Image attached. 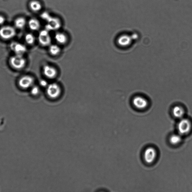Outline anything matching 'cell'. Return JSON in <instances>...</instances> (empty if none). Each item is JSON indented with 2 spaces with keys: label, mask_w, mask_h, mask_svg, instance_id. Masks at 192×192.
<instances>
[{
  "label": "cell",
  "mask_w": 192,
  "mask_h": 192,
  "mask_svg": "<svg viewBox=\"0 0 192 192\" xmlns=\"http://www.w3.org/2000/svg\"><path fill=\"white\" fill-rule=\"evenodd\" d=\"M25 40L27 43L29 44H32L35 42V38L33 35L30 34H27L25 36Z\"/></svg>",
  "instance_id": "cell-19"
},
{
  "label": "cell",
  "mask_w": 192,
  "mask_h": 192,
  "mask_svg": "<svg viewBox=\"0 0 192 192\" xmlns=\"http://www.w3.org/2000/svg\"><path fill=\"white\" fill-rule=\"evenodd\" d=\"M133 104L137 109L142 110L148 106V101L146 99L141 96L135 97L133 100Z\"/></svg>",
  "instance_id": "cell-7"
},
{
  "label": "cell",
  "mask_w": 192,
  "mask_h": 192,
  "mask_svg": "<svg viewBox=\"0 0 192 192\" xmlns=\"http://www.w3.org/2000/svg\"><path fill=\"white\" fill-rule=\"evenodd\" d=\"M40 89L37 86H34L33 87L31 90V93L34 96L38 95Z\"/></svg>",
  "instance_id": "cell-20"
},
{
  "label": "cell",
  "mask_w": 192,
  "mask_h": 192,
  "mask_svg": "<svg viewBox=\"0 0 192 192\" xmlns=\"http://www.w3.org/2000/svg\"><path fill=\"white\" fill-rule=\"evenodd\" d=\"M5 22V19L3 16L0 15V25H3Z\"/></svg>",
  "instance_id": "cell-22"
},
{
  "label": "cell",
  "mask_w": 192,
  "mask_h": 192,
  "mask_svg": "<svg viewBox=\"0 0 192 192\" xmlns=\"http://www.w3.org/2000/svg\"><path fill=\"white\" fill-rule=\"evenodd\" d=\"M10 48L17 55H22L26 51V48L23 44L16 42H12Z\"/></svg>",
  "instance_id": "cell-9"
},
{
  "label": "cell",
  "mask_w": 192,
  "mask_h": 192,
  "mask_svg": "<svg viewBox=\"0 0 192 192\" xmlns=\"http://www.w3.org/2000/svg\"><path fill=\"white\" fill-rule=\"evenodd\" d=\"M26 23V20L22 17L17 19L15 21V26L17 28L19 29H22L24 28Z\"/></svg>",
  "instance_id": "cell-18"
},
{
  "label": "cell",
  "mask_w": 192,
  "mask_h": 192,
  "mask_svg": "<svg viewBox=\"0 0 192 192\" xmlns=\"http://www.w3.org/2000/svg\"><path fill=\"white\" fill-rule=\"evenodd\" d=\"M47 93L50 98H57L61 93V89L57 83H52L48 85L47 88Z\"/></svg>",
  "instance_id": "cell-4"
},
{
  "label": "cell",
  "mask_w": 192,
  "mask_h": 192,
  "mask_svg": "<svg viewBox=\"0 0 192 192\" xmlns=\"http://www.w3.org/2000/svg\"><path fill=\"white\" fill-rule=\"evenodd\" d=\"M156 157L157 151L154 147H149L145 149L143 155V157L145 162L147 164L152 163L156 160Z\"/></svg>",
  "instance_id": "cell-3"
},
{
  "label": "cell",
  "mask_w": 192,
  "mask_h": 192,
  "mask_svg": "<svg viewBox=\"0 0 192 192\" xmlns=\"http://www.w3.org/2000/svg\"><path fill=\"white\" fill-rule=\"evenodd\" d=\"M133 40L132 36L124 35L120 36L118 39V43L121 46L127 47L130 45Z\"/></svg>",
  "instance_id": "cell-11"
},
{
  "label": "cell",
  "mask_w": 192,
  "mask_h": 192,
  "mask_svg": "<svg viewBox=\"0 0 192 192\" xmlns=\"http://www.w3.org/2000/svg\"><path fill=\"white\" fill-rule=\"evenodd\" d=\"M178 133L183 135L187 134L191 130V124L189 119L182 118L180 119L178 125Z\"/></svg>",
  "instance_id": "cell-1"
},
{
  "label": "cell",
  "mask_w": 192,
  "mask_h": 192,
  "mask_svg": "<svg viewBox=\"0 0 192 192\" xmlns=\"http://www.w3.org/2000/svg\"><path fill=\"white\" fill-rule=\"evenodd\" d=\"M29 25L31 30H38L40 27L39 22L36 19H31L29 21Z\"/></svg>",
  "instance_id": "cell-15"
},
{
  "label": "cell",
  "mask_w": 192,
  "mask_h": 192,
  "mask_svg": "<svg viewBox=\"0 0 192 192\" xmlns=\"http://www.w3.org/2000/svg\"><path fill=\"white\" fill-rule=\"evenodd\" d=\"M43 72L44 75L49 79L55 78L57 74V71L55 68L49 65L44 66Z\"/></svg>",
  "instance_id": "cell-10"
},
{
  "label": "cell",
  "mask_w": 192,
  "mask_h": 192,
  "mask_svg": "<svg viewBox=\"0 0 192 192\" xmlns=\"http://www.w3.org/2000/svg\"><path fill=\"white\" fill-rule=\"evenodd\" d=\"M47 81L44 80H42L40 81V84L42 87H47L48 86Z\"/></svg>",
  "instance_id": "cell-21"
},
{
  "label": "cell",
  "mask_w": 192,
  "mask_h": 192,
  "mask_svg": "<svg viewBox=\"0 0 192 192\" xmlns=\"http://www.w3.org/2000/svg\"><path fill=\"white\" fill-rule=\"evenodd\" d=\"M55 38L56 41L61 44L65 43L67 40L66 36L61 32H58L56 33Z\"/></svg>",
  "instance_id": "cell-14"
},
{
  "label": "cell",
  "mask_w": 192,
  "mask_h": 192,
  "mask_svg": "<svg viewBox=\"0 0 192 192\" xmlns=\"http://www.w3.org/2000/svg\"><path fill=\"white\" fill-rule=\"evenodd\" d=\"M61 49L59 46L56 44H52L50 46L49 52L52 55H57L60 53Z\"/></svg>",
  "instance_id": "cell-16"
},
{
  "label": "cell",
  "mask_w": 192,
  "mask_h": 192,
  "mask_svg": "<svg viewBox=\"0 0 192 192\" xmlns=\"http://www.w3.org/2000/svg\"><path fill=\"white\" fill-rule=\"evenodd\" d=\"M182 140V135L179 133L172 134L170 137V142L173 145H176L180 144Z\"/></svg>",
  "instance_id": "cell-13"
},
{
  "label": "cell",
  "mask_w": 192,
  "mask_h": 192,
  "mask_svg": "<svg viewBox=\"0 0 192 192\" xmlns=\"http://www.w3.org/2000/svg\"><path fill=\"white\" fill-rule=\"evenodd\" d=\"M34 82V79L33 77L28 75H26L19 80V84L21 88L27 89L32 86Z\"/></svg>",
  "instance_id": "cell-8"
},
{
  "label": "cell",
  "mask_w": 192,
  "mask_h": 192,
  "mask_svg": "<svg viewBox=\"0 0 192 192\" xmlns=\"http://www.w3.org/2000/svg\"><path fill=\"white\" fill-rule=\"evenodd\" d=\"M10 63L14 69H21L25 67L26 61L22 55L16 54L10 58Z\"/></svg>",
  "instance_id": "cell-2"
},
{
  "label": "cell",
  "mask_w": 192,
  "mask_h": 192,
  "mask_svg": "<svg viewBox=\"0 0 192 192\" xmlns=\"http://www.w3.org/2000/svg\"><path fill=\"white\" fill-rule=\"evenodd\" d=\"M172 113L174 117L180 119L183 118L185 114V110L181 106H177L173 109Z\"/></svg>",
  "instance_id": "cell-12"
},
{
  "label": "cell",
  "mask_w": 192,
  "mask_h": 192,
  "mask_svg": "<svg viewBox=\"0 0 192 192\" xmlns=\"http://www.w3.org/2000/svg\"><path fill=\"white\" fill-rule=\"evenodd\" d=\"M38 40L40 44L42 46L50 45L51 42V38L48 33V31L46 30H42L39 36Z\"/></svg>",
  "instance_id": "cell-6"
},
{
  "label": "cell",
  "mask_w": 192,
  "mask_h": 192,
  "mask_svg": "<svg viewBox=\"0 0 192 192\" xmlns=\"http://www.w3.org/2000/svg\"><path fill=\"white\" fill-rule=\"evenodd\" d=\"M30 7L33 11H38L41 9L42 5L39 2L34 1L31 2Z\"/></svg>",
  "instance_id": "cell-17"
},
{
  "label": "cell",
  "mask_w": 192,
  "mask_h": 192,
  "mask_svg": "<svg viewBox=\"0 0 192 192\" xmlns=\"http://www.w3.org/2000/svg\"><path fill=\"white\" fill-rule=\"evenodd\" d=\"M16 31L12 27L4 26L0 29V36L4 39H10L14 37Z\"/></svg>",
  "instance_id": "cell-5"
}]
</instances>
